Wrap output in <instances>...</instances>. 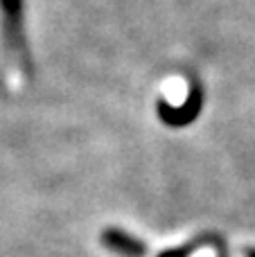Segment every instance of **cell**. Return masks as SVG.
I'll use <instances>...</instances> for the list:
<instances>
[{"label":"cell","instance_id":"1","mask_svg":"<svg viewBox=\"0 0 255 257\" xmlns=\"http://www.w3.org/2000/svg\"><path fill=\"white\" fill-rule=\"evenodd\" d=\"M0 23H3L5 45L12 52L14 61L23 70H30V48L23 30V0H0Z\"/></svg>","mask_w":255,"mask_h":257},{"label":"cell","instance_id":"2","mask_svg":"<svg viewBox=\"0 0 255 257\" xmlns=\"http://www.w3.org/2000/svg\"><path fill=\"white\" fill-rule=\"evenodd\" d=\"M201 108H203V90L197 81L190 86L188 97L179 106H172L165 99H158V117H161L163 124H167L170 128H183L192 124L201 115Z\"/></svg>","mask_w":255,"mask_h":257},{"label":"cell","instance_id":"3","mask_svg":"<svg viewBox=\"0 0 255 257\" xmlns=\"http://www.w3.org/2000/svg\"><path fill=\"white\" fill-rule=\"evenodd\" d=\"M99 239H102V244L106 246L111 253H115L120 257H145L147 255L145 241L129 235L126 230H120V228H106Z\"/></svg>","mask_w":255,"mask_h":257},{"label":"cell","instance_id":"4","mask_svg":"<svg viewBox=\"0 0 255 257\" xmlns=\"http://www.w3.org/2000/svg\"><path fill=\"white\" fill-rule=\"evenodd\" d=\"M203 241L201 239H197V241H192V244H183V246H179V248H167V250H163L158 257H192L194 250L201 246Z\"/></svg>","mask_w":255,"mask_h":257},{"label":"cell","instance_id":"5","mask_svg":"<svg viewBox=\"0 0 255 257\" xmlns=\"http://www.w3.org/2000/svg\"><path fill=\"white\" fill-rule=\"evenodd\" d=\"M244 253H246V257H255V248L251 246V248H246V250H244Z\"/></svg>","mask_w":255,"mask_h":257}]
</instances>
